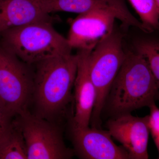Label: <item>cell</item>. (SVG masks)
<instances>
[{
  "instance_id": "6da1fadb",
  "label": "cell",
  "mask_w": 159,
  "mask_h": 159,
  "mask_svg": "<svg viewBox=\"0 0 159 159\" xmlns=\"http://www.w3.org/2000/svg\"><path fill=\"white\" fill-rule=\"evenodd\" d=\"M77 54L61 55L36 64L32 102L35 114L51 122L63 113L72 98Z\"/></svg>"
},
{
  "instance_id": "7a4b0ae2",
  "label": "cell",
  "mask_w": 159,
  "mask_h": 159,
  "mask_svg": "<svg viewBox=\"0 0 159 159\" xmlns=\"http://www.w3.org/2000/svg\"><path fill=\"white\" fill-rule=\"evenodd\" d=\"M159 91L147 60L139 53L128 51L109 91L105 106L113 116L130 113L148 107Z\"/></svg>"
},
{
  "instance_id": "3957f363",
  "label": "cell",
  "mask_w": 159,
  "mask_h": 159,
  "mask_svg": "<svg viewBox=\"0 0 159 159\" xmlns=\"http://www.w3.org/2000/svg\"><path fill=\"white\" fill-rule=\"evenodd\" d=\"M4 48L31 66L61 55L71 54L67 39L51 21L37 22L12 28L1 34Z\"/></svg>"
},
{
  "instance_id": "277c9868",
  "label": "cell",
  "mask_w": 159,
  "mask_h": 159,
  "mask_svg": "<svg viewBox=\"0 0 159 159\" xmlns=\"http://www.w3.org/2000/svg\"><path fill=\"white\" fill-rule=\"evenodd\" d=\"M126 52L122 45V36L113 31L102 40L91 52L89 70L96 89L97 98L90 122L98 128L109 91L124 62Z\"/></svg>"
},
{
  "instance_id": "5b68a950",
  "label": "cell",
  "mask_w": 159,
  "mask_h": 159,
  "mask_svg": "<svg viewBox=\"0 0 159 159\" xmlns=\"http://www.w3.org/2000/svg\"><path fill=\"white\" fill-rule=\"evenodd\" d=\"M29 66L0 45V102L14 117L32 102L34 73Z\"/></svg>"
},
{
  "instance_id": "8992f818",
  "label": "cell",
  "mask_w": 159,
  "mask_h": 159,
  "mask_svg": "<svg viewBox=\"0 0 159 159\" xmlns=\"http://www.w3.org/2000/svg\"><path fill=\"white\" fill-rule=\"evenodd\" d=\"M14 122L21 132L27 159H68L74 151L66 147L59 127L29 111L21 113Z\"/></svg>"
},
{
  "instance_id": "52a82bcc",
  "label": "cell",
  "mask_w": 159,
  "mask_h": 159,
  "mask_svg": "<svg viewBox=\"0 0 159 159\" xmlns=\"http://www.w3.org/2000/svg\"><path fill=\"white\" fill-rule=\"evenodd\" d=\"M116 16L110 11L94 10L79 14L71 23L68 41L72 49L93 50L114 31Z\"/></svg>"
},
{
  "instance_id": "ba28073f",
  "label": "cell",
  "mask_w": 159,
  "mask_h": 159,
  "mask_svg": "<svg viewBox=\"0 0 159 159\" xmlns=\"http://www.w3.org/2000/svg\"><path fill=\"white\" fill-rule=\"evenodd\" d=\"M107 128L111 136L122 144L131 159L148 158V115L139 117L126 113L113 116L107 122Z\"/></svg>"
},
{
  "instance_id": "9c48e42d",
  "label": "cell",
  "mask_w": 159,
  "mask_h": 159,
  "mask_svg": "<svg viewBox=\"0 0 159 159\" xmlns=\"http://www.w3.org/2000/svg\"><path fill=\"white\" fill-rule=\"evenodd\" d=\"M70 129L74 152L80 158L131 159L123 147L114 143L107 130L80 127L71 122Z\"/></svg>"
},
{
  "instance_id": "30bf717a",
  "label": "cell",
  "mask_w": 159,
  "mask_h": 159,
  "mask_svg": "<svg viewBox=\"0 0 159 159\" xmlns=\"http://www.w3.org/2000/svg\"><path fill=\"white\" fill-rule=\"evenodd\" d=\"M93 50H79L74 82L75 112L71 123L80 127L89 125L97 98L96 89L89 70V57Z\"/></svg>"
},
{
  "instance_id": "8fae6325",
  "label": "cell",
  "mask_w": 159,
  "mask_h": 159,
  "mask_svg": "<svg viewBox=\"0 0 159 159\" xmlns=\"http://www.w3.org/2000/svg\"><path fill=\"white\" fill-rule=\"evenodd\" d=\"M39 0H0V36L5 31L37 22L51 21Z\"/></svg>"
},
{
  "instance_id": "7c38bea8",
  "label": "cell",
  "mask_w": 159,
  "mask_h": 159,
  "mask_svg": "<svg viewBox=\"0 0 159 159\" xmlns=\"http://www.w3.org/2000/svg\"><path fill=\"white\" fill-rule=\"evenodd\" d=\"M0 159H27L25 140L14 119L0 133Z\"/></svg>"
},
{
  "instance_id": "4fadbf2b",
  "label": "cell",
  "mask_w": 159,
  "mask_h": 159,
  "mask_svg": "<svg viewBox=\"0 0 159 159\" xmlns=\"http://www.w3.org/2000/svg\"><path fill=\"white\" fill-rule=\"evenodd\" d=\"M46 13L66 11L81 14L104 8L107 0H39Z\"/></svg>"
},
{
  "instance_id": "5bb4252c",
  "label": "cell",
  "mask_w": 159,
  "mask_h": 159,
  "mask_svg": "<svg viewBox=\"0 0 159 159\" xmlns=\"http://www.w3.org/2000/svg\"><path fill=\"white\" fill-rule=\"evenodd\" d=\"M135 51L147 60L159 91V39H142L134 44Z\"/></svg>"
},
{
  "instance_id": "9a60e30c",
  "label": "cell",
  "mask_w": 159,
  "mask_h": 159,
  "mask_svg": "<svg viewBox=\"0 0 159 159\" xmlns=\"http://www.w3.org/2000/svg\"><path fill=\"white\" fill-rule=\"evenodd\" d=\"M150 33L159 30V12L154 0H129Z\"/></svg>"
},
{
  "instance_id": "2e32d148",
  "label": "cell",
  "mask_w": 159,
  "mask_h": 159,
  "mask_svg": "<svg viewBox=\"0 0 159 159\" xmlns=\"http://www.w3.org/2000/svg\"><path fill=\"white\" fill-rule=\"evenodd\" d=\"M150 115H148V126L152 136L159 153V108L153 102L148 106Z\"/></svg>"
},
{
  "instance_id": "e0dca14e",
  "label": "cell",
  "mask_w": 159,
  "mask_h": 159,
  "mask_svg": "<svg viewBox=\"0 0 159 159\" xmlns=\"http://www.w3.org/2000/svg\"><path fill=\"white\" fill-rule=\"evenodd\" d=\"M14 118L0 102V133L11 125Z\"/></svg>"
},
{
  "instance_id": "ac0fdd59",
  "label": "cell",
  "mask_w": 159,
  "mask_h": 159,
  "mask_svg": "<svg viewBox=\"0 0 159 159\" xmlns=\"http://www.w3.org/2000/svg\"><path fill=\"white\" fill-rule=\"evenodd\" d=\"M159 12V0H154Z\"/></svg>"
},
{
  "instance_id": "d6986e66",
  "label": "cell",
  "mask_w": 159,
  "mask_h": 159,
  "mask_svg": "<svg viewBox=\"0 0 159 159\" xmlns=\"http://www.w3.org/2000/svg\"><path fill=\"white\" fill-rule=\"evenodd\" d=\"M157 100H159V95L158 97Z\"/></svg>"
}]
</instances>
